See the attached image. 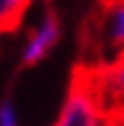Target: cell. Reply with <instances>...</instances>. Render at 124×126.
Masks as SVG:
<instances>
[{
	"label": "cell",
	"instance_id": "cell-1",
	"mask_svg": "<svg viewBox=\"0 0 124 126\" xmlns=\"http://www.w3.org/2000/svg\"><path fill=\"white\" fill-rule=\"evenodd\" d=\"M80 63L105 65L124 58V0H97L78 32Z\"/></svg>",
	"mask_w": 124,
	"mask_h": 126
},
{
	"label": "cell",
	"instance_id": "cell-3",
	"mask_svg": "<svg viewBox=\"0 0 124 126\" xmlns=\"http://www.w3.org/2000/svg\"><path fill=\"white\" fill-rule=\"evenodd\" d=\"M59 34H61V24H59V15L54 10V5L46 0L44 5V15H41V22L39 27L32 32L29 41L24 46V53H22V65H34L39 63L49 51L54 48V44L59 41Z\"/></svg>",
	"mask_w": 124,
	"mask_h": 126
},
{
	"label": "cell",
	"instance_id": "cell-5",
	"mask_svg": "<svg viewBox=\"0 0 124 126\" xmlns=\"http://www.w3.org/2000/svg\"><path fill=\"white\" fill-rule=\"evenodd\" d=\"M0 126H17L15 109H12L10 102H2V107H0Z\"/></svg>",
	"mask_w": 124,
	"mask_h": 126
},
{
	"label": "cell",
	"instance_id": "cell-2",
	"mask_svg": "<svg viewBox=\"0 0 124 126\" xmlns=\"http://www.w3.org/2000/svg\"><path fill=\"white\" fill-rule=\"evenodd\" d=\"M56 126H100V109L95 102L88 73L80 63L73 65L71 82H68V97L63 102Z\"/></svg>",
	"mask_w": 124,
	"mask_h": 126
},
{
	"label": "cell",
	"instance_id": "cell-4",
	"mask_svg": "<svg viewBox=\"0 0 124 126\" xmlns=\"http://www.w3.org/2000/svg\"><path fill=\"white\" fill-rule=\"evenodd\" d=\"M32 0H0V34L15 32Z\"/></svg>",
	"mask_w": 124,
	"mask_h": 126
},
{
	"label": "cell",
	"instance_id": "cell-6",
	"mask_svg": "<svg viewBox=\"0 0 124 126\" xmlns=\"http://www.w3.org/2000/svg\"><path fill=\"white\" fill-rule=\"evenodd\" d=\"M100 126H124V119H112V121H102Z\"/></svg>",
	"mask_w": 124,
	"mask_h": 126
}]
</instances>
